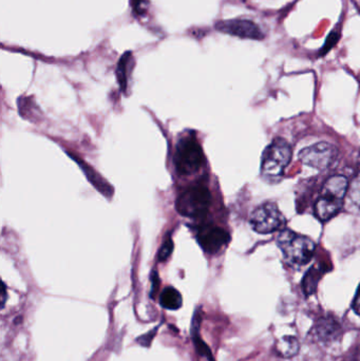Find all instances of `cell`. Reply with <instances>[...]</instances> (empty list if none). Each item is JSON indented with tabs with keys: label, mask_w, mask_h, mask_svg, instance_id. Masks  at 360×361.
<instances>
[{
	"label": "cell",
	"mask_w": 360,
	"mask_h": 361,
	"mask_svg": "<svg viewBox=\"0 0 360 361\" xmlns=\"http://www.w3.org/2000/svg\"><path fill=\"white\" fill-rule=\"evenodd\" d=\"M277 245L290 267L299 269L308 264L316 252V244L306 235L285 228L277 237Z\"/></svg>",
	"instance_id": "cell-1"
},
{
	"label": "cell",
	"mask_w": 360,
	"mask_h": 361,
	"mask_svg": "<svg viewBox=\"0 0 360 361\" xmlns=\"http://www.w3.org/2000/svg\"><path fill=\"white\" fill-rule=\"evenodd\" d=\"M348 189L349 180L344 176H333L325 180L315 204V214L321 222L331 220L340 212Z\"/></svg>",
	"instance_id": "cell-2"
},
{
	"label": "cell",
	"mask_w": 360,
	"mask_h": 361,
	"mask_svg": "<svg viewBox=\"0 0 360 361\" xmlns=\"http://www.w3.org/2000/svg\"><path fill=\"white\" fill-rule=\"evenodd\" d=\"M292 147L285 139L277 137L264 150L261 160V176L266 182L281 180L292 159Z\"/></svg>",
	"instance_id": "cell-3"
},
{
	"label": "cell",
	"mask_w": 360,
	"mask_h": 361,
	"mask_svg": "<svg viewBox=\"0 0 360 361\" xmlns=\"http://www.w3.org/2000/svg\"><path fill=\"white\" fill-rule=\"evenodd\" d=\"M211 195L204 185H194L182 191L175 202L177 212L190 219H201L206 216L211 206Z\"/></svg>",
	"instance_id": "cell-4"
},
{
	"label": "cell",
	"mask_w": 360,
	"mask_h": 361,
	"mask_svg": "<svg viewBox=\"0 0 360 361\" xmlns=\"http://www.w3.org/2000/svg\"><path fill=\"white\" fill-rule=\"evenodd\" d=\"M204 164V154L194 135L181 137L175 147V165L182 176H192L198 173Z\"/></svg>",
	"instance_id": "cell-5"
},
{
	"label": "cell",
	"mask_w": 360,
	"mask_h": 361,
	"mask_svg": "<svg viewBox=\"0 0 360 361\" xmlns=\"http://www.w3.org/2000/svg\"><path fill=\"white\" fill-rule=\"evenodd\" d=\"M249 224L256 233L266 235L283 231L287 225V219L277 204L268 202L254 210L249 219Z\"/></svg>",
	"instance_id": "cell-6"
},
{
	"label": "cell",
	"mask_w": 360,
	"mask_h": 361,
	"mask_svg": "<svg viewBox=\"0 0 360 361\" xmlns=\"http://www.w3.org/2000/svg\"><path fill=\"white\" fill-rule=\"evenodd\" d=\"M338 156V150L335 146L328 142H321L310 147L304 148L299 152V160L302 164L318 171L329 169Z\"/></svg>",
	"instance_id": "cell-7"
},
{
	"label": "cell",
	"mask_w": 360,
	"mask_h": 361,
	"mask_svg": "<svg viewBox=\"0 0 360 361\" xmlns=\"http://www.w3.org/2000/svg\"><path fill=\"white\" fill-rule=\"evenodd\" d=\"M216 29L222 33L247 38V39L261 40L264 38V33L259 25L249 19L239 18L219 21L216 23Z\"/></svg>",
	"instance_id": "cell-8"
},
{
	"label": "cell",
	"mask_w": 360,
	"mask_h": 361,
	"mask_svg": "<svg viewBox=\"0 0 360 361\" xmlns=\"http://www.w3.org/2000/svg\"><path fill=\"white\" fill-rule=\"evenodd\" d=\"M197 240L204 252L216 254L230 242V235L221 227L205 225L199 229Z\"/></svg>",
	"instance_id": "cell-9"
},
{
	"label": "cell",
	"mask_w": 360,
	"mask_h": 361,
	"mask_svg": "<svg viewBox=\"0 0 360 361\" xmlns=\"http://www.w3.org/2000/svg\"><path fill=\"white\" fill-rule=\"evenodd\" d=\"M70 157L77 163L78 166L82 169V171H84L85 176H86L87 179H88L89 182L95 187L97 191L101 193V195H105L106 197L110 199V197L113 195L114 190L113 187L109 184L105 179H104L101 176H99L92 167L89 166L86 162L82 160V159L76 157L75 154H70Z\"/></svg>",
	"instance_id": "cell-10"
},
{
	"label": "cell",
	"mask_w": 360,
	"mask_h": 361,
	"mask_svg": "<svg viewBox=\"0 0 360 361\" xmlns=\"http://www.w3.org/2000/svg\"><path fill=\"white\" fill-rule=\"evenodd\" d=\"M132 53L126 52L118 63L116 68V76H118V82L120 84V90L126 92L127 87H128V74L132 66Z\"/></svg>",
	"instance_id": "cell-11"
},
{
	"label": "cell",
	"mask_w": 360,
	"mask_h": 361,
	"mask_svg": "<svg viewBox=\"0 0 360 361\" xmlns=\"http://www.w3.org/2000/svg\"><path fill=\"white\" fill-rule=\"evenodd\" d=\"M160 302L164 309L169 310V311H177L183 305V298H182L179 290L169 286V288H164L161 293Z\"/></svg>",
	"instance_id": "cell-12"
},
{
	"label": "cell",
	"mask_w": 360,
	"mask_h": 361,
	"mask_svg": "<svg viewBox=\"0 0 360 361\" xmlns=\"http://www.w3.org/2000/svg\"><path fill=\"white\" fill-rule=\"evenodd\" d=\"M325 273V269L321 264H315L314 267H311L302 282V288H304L306 296L314 294L317 286H318V281Z\"/></svg>",
	"instance_id": "cell-13"
},
{
	"label": "cell",
	"mask_w": 360,
	"mask_h": 361,
	"mask_svg": "<svg viewBox=\"0 0 360 361\" xmlns=\"http://www.w3.org/2000/svg\"><path fill=\"white\" fill-rule=\"evenodd\" d=\"M338 332H340V326L332 320L321 319L317 324L316 335L321 341H327L329 339H333V337L337 336Z\"/></svg>",
	"instance_id": "cell-14"
},
{
	"label": "cell",
	"mask_w": 360,
	"mask_h": 361,
	"mask_svg": "<svg viewBox=\"0 0 360 361\" xmlns=\"http://www.w3.org/2000/svg\"><path fill=\"white\" fill-rule=\"evenodd\" d=\"M277 351L283 357H292L299 351V343L293 336H285L278 341L276 345Z\"/></svg>",
	"instance_id": "cell-15"
},
{
	"label": "cell",
	"mask_w": 360,
	"mask_h": 361,
	"mask_svg": "<svg viewBox=\"0 0 360 361\" xmlns=\"http://www.w3.org/2000/svg\"><path fill=\"white\" fill-rule=\"evenodd\" d=\"M349 197H350L352 203L360 209V171L351 183L350 189H349Z\"/></svg>",
	"instance_id": "cell-16"
},
{
	"label": "cell",
	"mask_w": 360,
	"mask_h": 361,
	"mask_svg": "<svg viewBox=\"0 0 360 361\" xmlns=\"http://www.w3.org/2000/svg\"><path fill=\"white\" fill-rule=\"evenodd\" d=\"M340 30H333L331 33L328 35L327 40H325V44H323V48H321V55L327 54L329 53L334 47L337 44V42H340Z\"/></svg>",
	"instance_id": "cell-17"
},
{
	"label": "cell",
	"mask_w": 360,
	"mask_h": 361,
	"mask_svg": "<svg viewBox=\"0 0 360 361\" xmlns=\"http://www.w3.org/2000/svg\"><path fill=\"white\" fill-rule=\"evenodd\" d=\"M173 247H175V245H173V239L170 237H167L161 245L160 250H159V261H161V262L166 261L173 254Z\"/></svg>",
	"instance_id": "cell-18"
},
{
	"label": "cell",
	"mask_w": 360,
	"mask_h": 361,
	"mask_svg": "<svg viewBox=\"0 0 360 361\" xmlns=\"http://www.w3.org/2000/svg\"><path fill=\"white\" fill-rule=\"evenodd\" d=\"M132 4L133 12L135 14L143 16L147 10V1L146 0H131Z\"/></svg>",
	"instance_id": "cell-19"
},
{
	"label": "cell",
	"mask_w": 360,
	"mask_h": 361,
	"mask_svg": "<svg viewBox=\"0 0 360 361\" xmlns=\"http://www.w3.org/2000/svg\"><path fill=\"white\" fill-rule=\"evenodd\" d=\"M352 309L356 315L360 316V286L359 290H357L356 296H355L354 300H353Z\"/></svg>",
	"instance_id": "cell-20"
}]
</instances>
